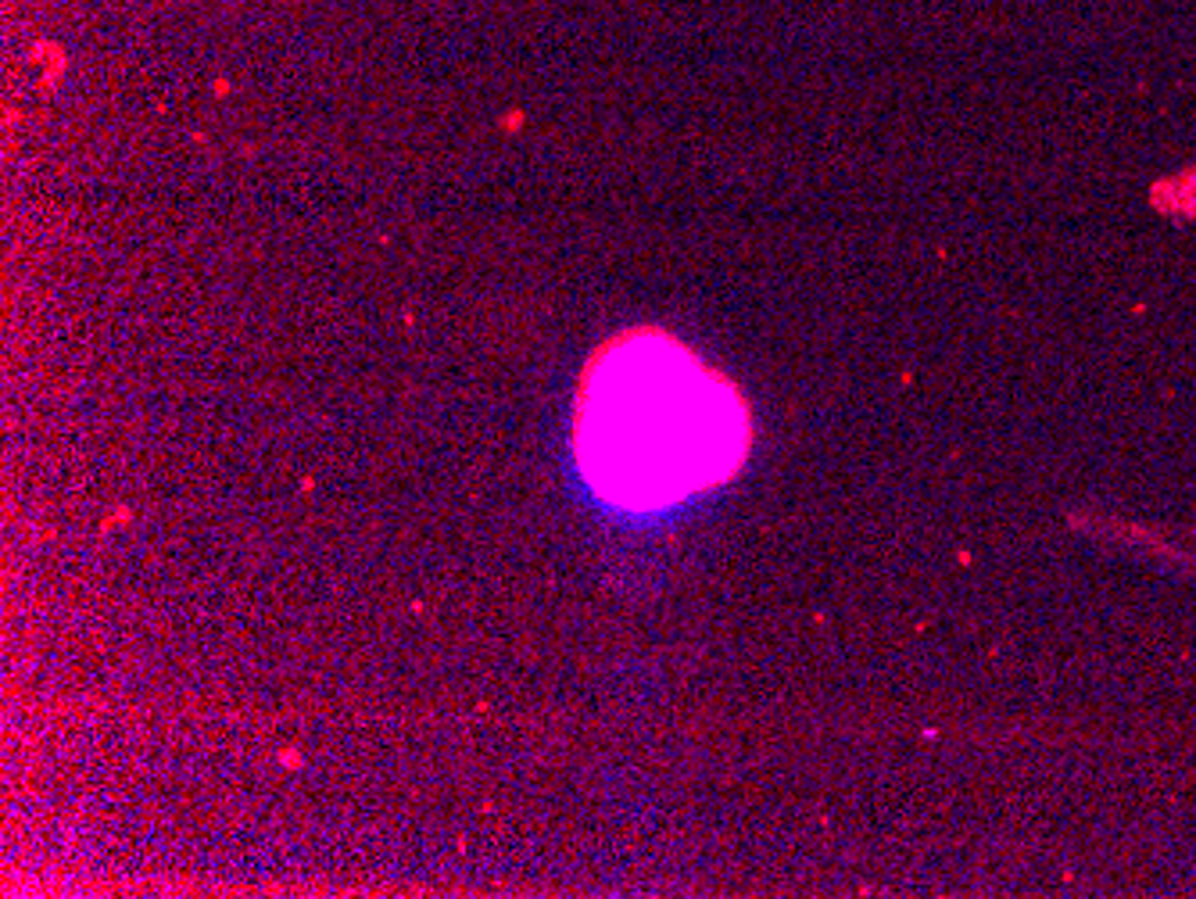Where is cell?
Here are the masks:
<instances>
[{"label": "cell", "mask_w": 1196, "mask_h": 899, "mask_svg": "<svg viewBox=\"0 0 1196 899\" xmlns=\"http://www.w3.org/2000/svg\"><path fill=\"white\" fill-rule=\"evenodd\" d=\"M577 445L609 495L638 506L670 502L735 470L745 409L684 344L641 330L591 362Z\"/></svg>", "instance_id": "obj_1"}]
</instances>
